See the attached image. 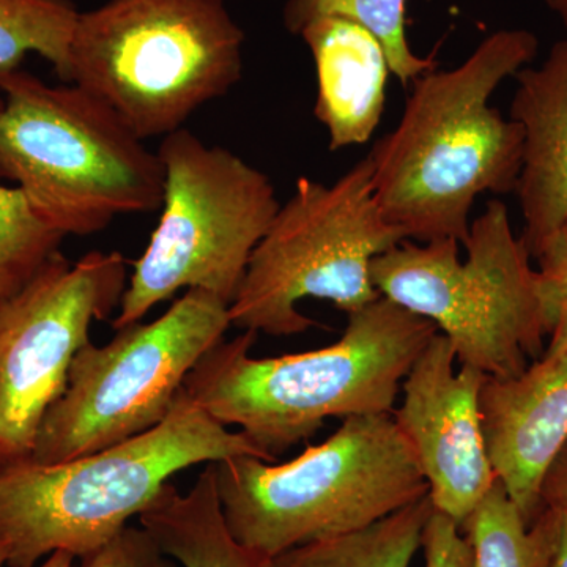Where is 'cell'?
<instances>
[{"mask_svg": "<svg viewBox=\"0 0 567 567\" xmlns=\"http://www.w3.org/2000/svg\"><path fill=\"white\" fill-rule=\"evenodd\" d=\"M74 566V557L69 554V551H54L50 557L47 558V561L39 567H73Z\"/></svg>", "mask_w": 567, "mask_h": 567, "instance_id": "4316f807", "label": "cell"}, {"mask_svg": "<svg viewBox=\"0 0 567 567\" xmlns=\"http://www.w3.org/2000/svg\"><path fill=\"white\" fill-rule=\"evenodd\" d=\"M65 238L37 215L18 186L0 185V279L28 281Z\"/></svg>", "mask_w": 567, "mask_h": 567, "instance_id": "44dd1931", "label": "cell"}, {"mask_svg": "<svg viewBox=\"0 0 567 567\" xmlns=\"http://www.w3.org/2000/svg\"><path fill=\"white\" fill-rule=\"evenodd\" d=\"M532 524L543 540L540 567H567V509L540 507Z\"/></svg>", "mask_w": 567, "mask_h": 567, "instance_id": "d4e9b609", "label": "cell"}, {"mask_svg": "<svg viewBox=\"0 0 567 567\" xmlns=\"http://www.w3.org/2000/svg\"><path fill=\"white\" fill-rule=\"evenodd\" d=\"M372 175L368 155L333 185L298 178L249 259L229 308L234 327L300 334L316 324L298 309L306 298L331 301L349 316L382 297L372 260L406 238L383 218Z\"/></svg>", "mask_w": 567, "mask_h": 567, "instance_id": "9c48e42d", "label": "cell"}, {"mask_svg": "<svg viewBox=\"0 0 567 567\" xmlns=\"http://www.w3.org/2000/svg\"><path fill=\"white\" fill-rule=\"evenodd\" d=\"M244 47L224 0H107L80 11L66 82L110 106L140 140L164 137L233 91Z\"/></svg>", "mask_w": 567, "mask_h": 567, "instance_id": "8992f818", "label": "cell"}, {"mask_svg": "<svg viewBox=\"0 0 567 567\" xmlns=\"http://www.w3.org/2000/svg\"><path fill=\"white\" fill-rule=\"evenodd\" d=\"M122 252L61 251L0 298V472L29 464L44 415L65 393L71 363L93 320L121 306L128 286Z\"/></svg>", "mask_w": 567, "mask_h": 567, "instance_id": "8fae6325", "label": "cell"}, {"mask_svg": "<svg viewBox=\"0 0 567 567\" xmlns=\"http://www.w3.org/2000/svg\"><path fill=\"white\" fill-rule=\"evenodd\" d=\"M432 511L431 498L424 496L358 532L284 551L270 567H410Z\"/></svg>", "mask_w": 567, "mask_h": 567, "instance_id": "e0dca14e", "label": "cell"}, {"mask_svg": "<svg viewBox=\"0 0 567 567\" xmlns=\"http://www.w3.org/2000/svg\"><path fill=\"white\" fill-rule=\"evenodd\" d=\"M298 37L315 59V115L327 128L330 151L371 140L385 107L386 52L360 22L323 17L309 22Z\"/></svg>", "mask_w": 567, "mask_h": 567, "instance_id": "9a60e30c", "label": "cell"}, {"mask_svg": "<svg viewBox=\"0 0 567 567\" xmlns=\"http://www.w3.org/2000/svg\"><path fill=\"white\" fill-rule=\"evenodd\" d=\"M156 153L164 174L159 219L133 264L115 331L141 322L183 289L233 305L254 249L281 207L267 174L189 130L162 137Z\"/></svg>", "mask_w": 567, "mask_h": 567, "instance_id": "ba28073f", "label": "cell"}, {"mask_svg": "<svg viewBox=\"0 0 567 567\" xmlns=\"http://www.w3.org/2000/svg\"><path fill=\"white\" fill-rule=\"evenodd\" d=\"M511 117L524 132L516 193L524 215L522 240L532 257L567 223V40L536 69L516 74Z\"/></svg>", "mask_w": 567, "mask_h": 567, "instance_id": "5bb4252c", "label": "cell"}, {"mask_svg": "<svg viewBox=\"0 0 567 567\" xmlns=\"http://www.w3.org/2000/svg\"><path fill=\"white\" fill-rule=\"evenodd\" d=\"M244 456L276 462L244 432L213 420L182 388L169 415L144 434L63 464L2 470L7 567H35L59 550L91 555L140 517L182 470Z\"/></svg>", "mask_w": 567, "mask_h": 567, "instance_id": "3957f363", "label": "cell"}, {"mask_svg": "<svg viewBox=\"0 0 567 567\" xmlns=\"http://www.w3.org/2000/svg\"><path fill=\"white\" fill-rule=\"evenodd\" d=\"M230 306L189 289L151 323L82 347L65 393L44 415L31 462L58 465L144 434L169 415L186 377L233 327Z\"/></svg>", "mask_w": 567, "mask_h": 567, "instance_id": "30bf717a", "label": "cell"}, {"mask_svg": "<svg viewBox=\"0 0 567 567\" xmlns=\"http://www.w3.org/2000/svg\"><path fill=\"white\" fill-rule=\"evenodd\" d=\"M567 509V445L548 468L540 487V507Z\"/></svg>", "mask_w": 567, "mask_h": 567, "instance_id": "484cf974", "label": "cell"}, {"mask_svg": "<svg viewBox=\"0 0 567 567\" xmlns=\"http://www.w3.org/2000/svg\"><path fill=\"white\" fill-rule=\"evenodd\" d=\"M535 259L550 327L548 344H567V223L548 238Z\"/></svg>", "mask_w": 567, "mask_h": 567, "instance_id": "7402d4cb", "label": "cell"}, {"mask_svg": "<svg viewBox=\"0 0 567 567\" xmlns=\"http://www.w3.org/2000/svg\"><path fill=\"white\" fill-rule=\"evenodd\" d=\"M546 6L551 13L557 14L563 24L567 25V0H546Z\"/></svg>", "mask_w": 567, "mask_h": 567, "instance_id": "83f0119b", "label": "cell"}, {"mask_svg": "<svg viewBox=\"0 0 567 567\" xmlns=\"http://www.w3.org/2000/svg\"><path fill=\"white\" fill-rule=\"evenodd\" d=\"M73 567H181L144 528H123L114 539Z\"/></svg>", "mask_w": 567, "mask_h": 567, "instance_id": "603a6c76", "label": "cell"}, {"mask_svg": "<svg viewBox=\"0 0 567 567\" xmlns=\"http://www.w3.org/2000/svg\"><path fill=\"white\" fill-rule=\"evenodd\" d=\"M480 405L496 480L532 525L544 477L567 445V344H548L522 374L487 377Z\"/></svg>", "mask_w": 567, "mask_h": 567, "instance_id": "4fadbf2b", "label": "cell"}, {"mask_svg": "<svg viewBox=\"0 0 567 567\" xmlns=\"http://www.w3.org/2000/svg\"><path fill=\"white\" fill-rule=\"evenodd\" d=\"M0 178L63 237L99 234L117 216L158 212L164 174L122 118L80 85L0 70Z\"/></svg>", "mask_w": 567, "mask_h": 567, "instance_id": "277c9868", "label": "cell"}, {"mask_svg": "<svg viewBox=\"0 0 567 567\" xmlns=\"http://www.w3.org/2000/svg\"><path fill=\"white\" fill-rule=\"evenodd\" d=\"M213 466L230 535L268 561L369 527L429 495L391 415L346 417L333 435L286 464L244 456Z\"/></svg>", "mask_w": 567, "mask_h": 567, "instance_id": "5b68a950", "label": "cell"}, {"mask_svg": "<svg viewBox=\"0 0 567 567\" xmlns=\"http://www.w3.org/2000/svg\"><path fill=\"white\" fill-rule=\"evenodd\" d=\"M404 240L377 256L371 279L382 297L436 324L461 365L511 379L544 353L550 336L532 254L511 226L505 204L492 200L464 241Z\"/></svg>", "mask_w": 567, "mask_h": 567, "instance_id": "52a82bcc", "label": "cell"}, {"mask_svg": "<svg viewBox=\"0 0 567 567\" xmlns=\"http://www.w3.org/2000/svg\"><path fill=\"white\" fill-rule=\"evenodd\" d=\"M461 528L473 547V567H540L539 529L525 520L498 481Z\"/></svg>", "mask_w": 567, "mask_h": 567, "instance_id": "ffe728a7", "label": "cell"}, {"mask_svg": "<svg viewBox=\"0 0 567 567\" xmlns=\"http://www.w3.org/2000/svg\"><path fill=\"white\" fill-rule=\"evenodd\" d=\"M537 50L535 33L506 29L481 41L456 69L413 81L401 122L369 153L375 203L406 240L464 244L476 197L516 192L524 132L488 100Z\"/></svg>", "mask_w": 567, "mask_h": 567, "instance_id": "6da1fadb", "label": "cell"}, {"mask_svg": "<svg viewBox=\"0 0 567 567\" xmlns=\"http://www.w3.org/2000/svg\"><path fill=\"white\" fill-rule=\"evenodd\" d=\"M453 346L436 333L402 382L404 399L393 420L412 447L429 498L461 527L495 486L480 394L487 377L462 365Z\"/></svg>", "mask_w": 567, "mask_h": 567, "instance_id": "7c38bea8", "label": "cell"}, {"mask_svg": "<svg viewBox=\"0 0 567 567\" xmlns=\"http://www.w3.org/2000/svg\"><path fill=\"white\" fill-rule=\"evenodd\" d=\"M20 286L21 284L9 281V279H0V298H2L3 295L13 292V290L18 289Z\"/></svg>", "mask_w": 567, "mask_h": 567, "instance_id": "f1b7e54d", "label": "cell"}, {"mask_svg": "<svg viewBox=\"0 0 567 567\" xmlns=\"http://www.w3.org/2000/svg\"><path fill=\"white\" fill-rule=\"evenodd\" d=\"M406 0H287L284 25L298 35L309 22L323 17H342L369 29L386 52L391 74L410 84L436 69L435 52L429 58L413 52L406 39Z\"/></svg>", "mask_w": 567, "mask_h": 567, "instance_id": "ac0fdd59", "label": "cell"}, {"mask_svg": "<svg viewBox=\"0 0 567 567\" xmlns=\"http://www.w3.org/2000/svg\"><path fill=\"white\" fill-rule=\"evenodd\" d=\"M425 567H473V547L453 518L432 511L423 533Z\"/></svg>", "mask_w": 567, "mask_h": 567, "instance_id": "cb8c5ba5", "label": "cell"}, {"mask_svg": "<svg viewBox=\"0 0 567 567\" xmlns=\"http://www.w3.org/2000/svg\"><path fill=\"white\" fill-rule=\"evenodd\" d=\"M140 522L181 567H270L268 559L230 535L219 506L213 462L205 464L188 494L167 483Z\"/></svg>", "mask_w": 567, "mask_h": 567, "instance_id": "2e32d148", "label": "cell"}, {"mask_svg": "<svg viewBox=\"0 0 567 567\" xmlns=\"http://www.w3.org/2000/svg\"><path fill=\"white\" fill-rule=\"evenodd\" d=\"M0 567H7V558L6 554H3L2 548H0Z\"/></svg>", "mask_w": 567, "mask_h": 567, "instance_id": "f546056e", "label": "cell"}, {"mask_svg": "<svg viewBox=\"0 0 567 567\" xmlns=\"http://www.w3.org/2000/svg\"><path fill=\"white\" fill-rule=\"evenodd\" d=\"M80 11L71 0H0V70L18 69L29 54H39L66 82Z\"/></svg>", "mask_w": 567, "mask_h": 567, "instance_id": "d6986e66", "label": "cell"}, {"mask_svg": "<svg viewBox=\"0 0 567 567\" xmlns=\"http://www.w3.org/2000/svg\"><path fill=\"white\" fill-rule=\"evenodd\" d=\"M439 333L431 320L385 297L349 315L334 344L275 358L251 357L256 331L203 354L183 390L219 424L278 458L328 417L391 415L405 375Z\"/></svg>", "mask_w": 567, "mask_h": 567, "instance_id": "7a4b0ae2", "label": "cell"}]
</instances>
